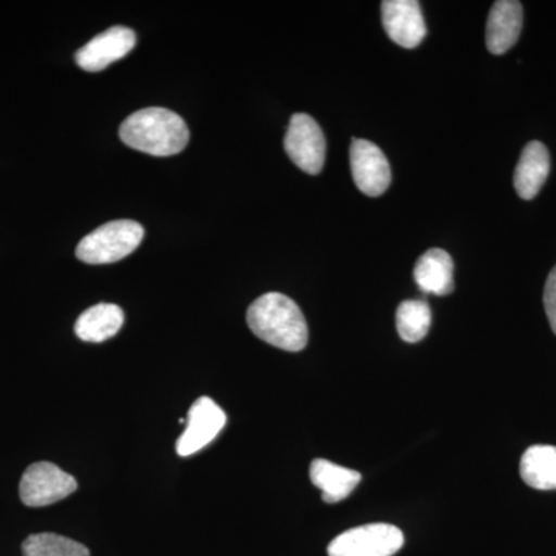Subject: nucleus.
Listing matches in <instances>:
<instances>
[{
	"mask_svg": "<svg viewBox=\"0 0 556 556\" xmlns=\"http://www.w3.org/2000/svg\"><path fill=\"white\" fill-rule=\"evenodd\" d=\"M248 325L269 345L298 353L308 343V325L294 300L269 292L249 306Z\"/></svg>",
	"mask_w": 556,
	"mask_h": 556,
	"instance_id": "obj_1",
	"label": "nucleus"
},
{
	"mask_svg": "<svg viewBox=\"0 0 556 556\" xmlns=\"http://www.w3.org/2000/svg\"><path fill=\"white\" fill-rule=\"evenodd\" d=\"M119 138L129 148L152 156L177 155L189 142L188 124L163 108L142 109L119 127Z\"/></svg>",
	"mask_w": 556,
	"mask_h": 556,
	"instance_id": "obj_2",
	"label": "nucleus"
},
{
	"mask_svg": "<svg viewBox=\"0 0 556 556\" xmlns=\"http://www.w3.org/2000/svg\"><path fill=\"white\" fill-rule=\"evenodd\" d=\"M144 228L131 219H116L84 237L76 257L87 265H108L126 258L141 244Z\"/></svg>",
	"mask_w": 556,
	"mask_h": 556,
	"instance_id": "obj_3",
	"label": "nucleus"
},
{
	"mask_svg": "<svg viewBox=\"0 0 556 556\" xmlns=\"http://www.w3.org/2000/svg\"><path fill=\"white\" fill-rule=\"evenodd\" d=\"M404 546V533L390 525L354 527L334 538L329 556H393Z\"/></svg>",
	"mask_w": 556,
	"mask_h": 556,
	"instance_id": "obj_4",
	"label": "nucleus"
},
{
	"mask_svg": "<svg viewBox=\"0 0 556 556\" xmlns=\"http://www.w3.org/2000/svg\"><path fill=\"white\" fill-rule=\"evenodd\" d=\"M78 482L51 463H36L22 475L20 496L28 507H46L60 503L76 492Z\"/></svg>",
	"mask_w": 556,
	"mask_h": 556,
	"instance_id": "obj_5",
	"label": "nucleus"
},
{
	"mask_svg": "<svg viewBox=\"0 0 556 556\" xmlns=\"http://www.w3.org/2000/svg\"><path fill=\"white\" fill-rule=\"evenodd\" d=\"M285 150L295 166L309 175L320 174L324 169L327 142L320 126L305 113L292 116L289 123Z\"/></svg>",
	"mask_w": 556,
	"mask_h": 556,
	"instance_id": "obj_6",
	"label": "nucleus"
},
{
	"mask_svg": "<svg viewBox=\"0 0 556 556\" xmlns=\"http://www.w3.org/2000/svg\"><path fill=\"white\" fill-rule=\"evenodd\" d=\"M226 426V413L211 397H200L189 409L186 428L177 441L179 456H190L211 444Z\"/></svg>",
	"mask_w": 556,
	"mask_h": 556,
	"instance_id": "obj_7",
	"label": "nucleus"
},
{
	"mask_svg": "<svg viewBox=\"0 0 556 556\" xmlns=\"http://www.w3.org/2000/svg\"><path fill=\"white\" fill-rule=\"evenodd\" d=\"M350 161L354 182L365 195L379 197L390 188V163L378 146L367 139L353 138Z\"/></svg>",
	"mask_w": 556,
	"mask_h": 556,
	"instance_id": "obj_8",
	"label": "nucleus"
},
{
	"mask_svg": "<svg viewBox=\"0 0 556 556\" xmlns=\"http://www.w3.org/2000/svg\"><path fill=\"white\" fill-rule=\"evenodd\" d=\"M137 36L127 27H112L90 40L76 53V64L86 72H101L135 49Z\"/></svg>",
	"mask_w": 556,
	"mask_h": 556,
	"instance_id": "obj_9",
	"label": "nucleus"
},
{
	"mask_svg": "<svg viewBox=\"0 0 556 556\" xmlns=\"http://www.w3.org/2000/svg\"><path fill=\"white\" fill-rule=\"evenodd\" d=\"M382 24L390 39L404 49H416L427 35L426 21L416 0L382 2Z\"/></svg>",
	"mask_w": 556,
	"mask_h": 556,
	"instance_id": "obj_10",
	"label": "nucleus"
},
{
	"mask_svg": "<svg viewBox=\"0 0 556 556\" xmlns=\"http://www.w3.org/2000/svg\"><path fill=\"white\" fill-rule=\"evenodd\" d=\"M522 30V5L517 0H497L486 21L485 42L492 54L507 53Z\"/></svg>",
	"mask_w": 556,
	"mask_h": 556,
	"instance_id": "obj_11",
	"label": "nucleus"
},
{
	"mask_svg": "<svg viewBox=\"0 0 556 556\" xmlns=\"http://www.w3.org/2000/svg\"><path fill=\"white\" fill-rule=\"evenodd\" d=\"M551 172V155L543 142L532 141L522 150L515 170V189L522 200H533L540 193Z\"/></svg>",
	"mask_w": 556,
	"mask_h": 556,
	"instance_id": "obj_12",
	"label": "nucleus"
},
{
	"mask_svg": "<svg viewBox=\"0 0 556 556\" xmlns=\"http://www.w3.org/2000/svg\"><path fill=\"white\" fill-rule=\"evenodd\" d=\"M309 477L313 484L321 490V500L327 504L345 500L362 481L358 471L329 463L327 459L313 460Z\"/></svg>",
	"mask_w": 556,
	"mask_h": 556,
	"instance_id": "obj_13",
	"label": "nucleus"
},
{
	"mask_svg": "<svg viewBox=\"0 0 556 556\" xmlns=\"http://www.w3.org/2000/svg\"><path fill=\"white\" fill-rule=\"evenodd\" d=\"M453 260L448 252L442 249H430L417 260L415 268V280L417 287L427 294L448 295L455 289L453 280Z\"/></svg>",
	"mask_w": 556,
	"mask_h": 556,
	"instance_id": "obj_14",
	"label": "nucleus"
},
{
	"mask_svg": "<svg viewBox=\"0 0 556 556\" xmlns=\"http://www.w3.org/2000/svg\"><path fill=\"white\" fill-rule=\"evenodd\" d=\"M123 325L124 313L118 305L100 303L80 314L75 332L84 342L101 343L118 334Z\"/></svg>",
	"mask_w": 556,
	"mask_h": 556,
	"instance_id": "obj_15",
	"label": "nucleus"
},
{
	"mask_svg": "<svg viewBox=\"0 0 556 556\" xmlns=\"http://www.w3.org/2000/svg\"><path fill=\"white\" fill-rule=\"evenodd\" d=\"M522 481L536 490H556V447L533 445L527 448L519 466Z\"/></svg>",
	"mask_w": 556,
	"mask_h": 556,
	"instance_id": "obj_16",
	"label": "nucleus"
},
{
	"mask_svg": "<svg viewBox=\"0 0 556 556\" xmlns=\"http://www.w3.org/2000/svg\"><path fill=\"white\" fill-rule=\"evenodd\" d=\"M431 309L424 300H407L399 305L396 327L399 336L408 343L420 342L431 327Z\"/></svg>",
	"mask_w": 556,
	"mask_h": 556,
	"instance_id": "obj_17",
	"label": "nucleus"
},
{
	"mask_svg": "<svg viewBox=\"0 0 556 556\" xmlns=\"http://www.w3.org/2000/svg\"><path fill=\"white\" fill-rule=\"evenodd\" d=\"M24 556H90V551L78 541L56 535V533H36L22 544Z\"/></svg>",
	"mask_w": 556,
	"mask_h": 556,
	"instance_id": "obj_18",
	"label": "nucleus"
},
{
	"mask_svg": "<svg viewBox=\"0 0 556 556\" xmlns=\"http://www.w3.org/2000/svg\"><path fill=\"white\" fill-rule=\"evenodd\" d=\"M544 308L551 324L552 331L556 334V266L548 274L546 288H544Z\"/></svg>",
	"mask_w": 556,
	"mask_h": 556,
	"instance_id": "obj_19",
	"label": "nucleus"
}]
</instances>
